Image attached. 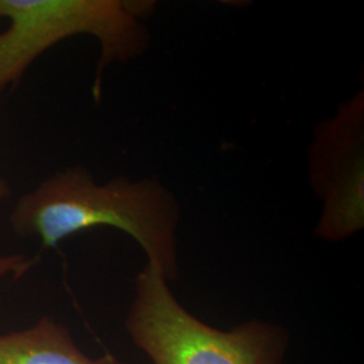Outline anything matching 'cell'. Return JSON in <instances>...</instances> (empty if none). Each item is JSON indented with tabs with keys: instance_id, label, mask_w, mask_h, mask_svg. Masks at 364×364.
<instances>
[{
	"instance_id": "cell-1",
	"label": "cell",
	"mask_w": 364,
	"mask_h": 364,
	"mask_svg": "<svg viewBox=\"0 0 364 364\" xmlns=\"http://www.w3.org/2000/svg\"><path fill=\"white\" fill-rule=\"evenodd\" d=\"M178 203L162 183L119 176L99 185L82 166L39 182L19 197L10 216L15 234L37 237L49 248L95 227L120 230L141 246L168 282L178 277Z\"/></svg>"
},
{
	"instance_id": "cell-2",
	"label": "cell",
	"mask_w": 364,
	"mask_h": 364,
	"mask_svg": "<svg viewBox=\"0 0 364 364\" xmlns=\"http://www.w3.org/2000/svg\"><path fill=\"white\" fill-rule=\"evenodd\" d=\"M153 10V1L136 0H0V92L18 84L39 55L61 41L92 36L100 45L92 87L99 103L105 68L147 49L144 18Z\"/></svg>"
},
{
	"instance_id": "cell-3",
	"label": "cell",
	"mask_w": 364,
	"mask_h": 364,
	"mask_svg": "<svg viewBox=\"0 0 364 364\" xmlns=\"http://www.w3.org/2000/svg\"><path fill=\"white\" fill-rule=\"evenodd\" d=\"M124 326L153 364H284L289 347V332L270 321L248 320L225 331L204 323L150 262L136 275Z\"/></svg>"
},
{
	"instance_id": "cell-4",
	"label": "cell",
	"mask_w": 364,
	"mask_h": 364,
	"mask_svg": "<svg viewBox=\"0 0 364 364\" xmlns=\"http://www.w3.org/2000/svg\"><path fill=\"white\" fill-rule=\"evenodd\" d=\"M311 182L323 201L314 234L341 242L364 227V93L320 123L309 147Z\"/></svg>"
},
{
	"instance_id": "cell-5",
	"label": "cell",
	"mask_w": 364,
	"mask_h": 364,
	"mask_svg": "<svg viewBox=\"0 0 364 364\" xmlns=\"http://www.w3.org/2000/svg\"><path fill=\"white\" fill-rule=\"evenodd\" d=\"M0 364H131L114 353L91 358L80 350L70 331L52 317L34 326L0 333Z\"/></svg>"
},
{
	"instance_id": "cell-6",
	"label": "cell",
	"mask_w": 364,
	"mask_h": 364,
	"mask_svg": "<svg viewBox=\"0 0 364 364\" xmlns=\"http://www.w3.org/2000/svg\"><path fill=\"white\" fill-rule=\"evenodd\" d=\"M36 264V258H28L25 254L0 255V279L6 277L19 278Z\"/></svg>"
},
{
	"instance_id": "cell-7",
	"label": "cell",
	"mask_w": 364,
	"mask_h": 364,
	"mask_svg": "<svg viewBox=\"0 0 364 364\" xmlns=\"http://www.w3.org/2000/svg\"><path fill=\"white\" fill-rule=\"evenodd\" d=\"M9 196H10V186H9L7 182L0 177V201L7 198Z\"/></svg>"
}]
</instances>
